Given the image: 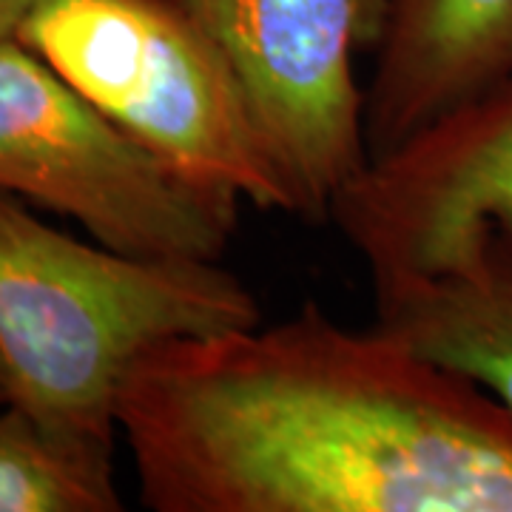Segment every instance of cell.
<instances>
[{
	"label": "cell",
	"instance_id": "3",
	"mask_svg": "<svg viewBox=\"0 0 512 512\" xmlns=\"http://www.w3.org/2000/svg\"><path fill=\"white\" fill-rule=\"evenodd\" d=\"M18 40L160 160L296 214L228 60L180 0H40Z\"/></svg>",
	"mask_w": 512,
	"mask_h": 512
},
{
	"label": "cell",
	"instance_id": "8",
	"mask_svg": "<svg viewBox=\"0 0 512 512\" xmlns=\"http://www.w3.org/2000/svg\"><path fill=\"white\" fill-rule=\"evenodd\" d=\"M376 328L512 410V231L481 225L407 271L373 274Z\"/></svg>",
	"mask_w": 512,
	"mask_h": 512
},
{
	"label": "cell",
	"instance_id": "4",
	"mask_svg": "<svg viewBox=\"0 0 512 512\" xmlns=\"http://www.w3.org/2000/svg\"><path fill=\"white\" fill-rule=\"evenodd\" d=\"M0 191L114 251L208 262L228 251L242 202L160 160L18 37L0 40Z\"/></svg>",
	"mask_w": 512,
	"mask_h": 512
},
{
	"label": "cell",
	"instance_id": "7",
	"mask_svg": "<svg viewBox=\"0 0 512 512\" xmlns=\"http://www.w3.org/2000/svg\"><path fill=\"white\" fill-rule=\"evenodd\" d=\"M365 86L370 160L512 77V0H382Z\"/></svg>",
	"mask_w": 512,
	"mask_h": 512
},
{
	"label": "cell",
	"instance_id": "11",
	"mask_svg": "<svg viewBox=\"0 0 512 512\" xmlns=\"http://www.w3.org/2000/svg\"><path fill=\"white\" fill-rule=\"evenodd\" d=\"M9 402V393H6V382H3V370H0V404Z\"/></svg>",
	"mask_w": 512,
	"mask_h": 512
},
{
	"label": "cell",
	"instance_id": "6",
	"mask_svg": "<svg viewBox=\"0 0 512 512\" xmlns=\"http://www.w3.org/2000/svg\"><path fill=\"white\" fill-rule=\"evenodd\" d=\"M330 220L370 276L416 268L481 225L512 231V77L370 160Z\"/></svg>",
	"mask_w": 512,
	"mask_h": 512
},
{
	"label": "cell",
	"instance_id": "1",
	"mask_svg": "<svg viewBox=\"0 0 512 512\" xmlns=\"http://www.w3.org/2000/svg\"><path fill=\"white\" fill-rule=\"evenodd\" d=\"M117 430L154 512H512V410L305 302L128 370Z\"/></svg>",
	"mask_w": 512,
	"mask_h": 512
},
{
	"label": "cell",
	"instance_id": "2",
	"mask_svg": "<svg viewBox=\"0 0 512 512\" xmlns=\"http://www.w3.org/2000/svg\"><path fill=\"white\" fill-rule=\"evenodd\" d=\"M256 325V293L220 262L89 245L0 191V370L57 436L114 450L120 387L148 350Z\"/></svg>",
	"mask_w": 512,
	"mask_h": 512
},
{
	"label": "cell",
	"instance_id": "5",
	"mask_svg": "<svg viewBox=\"0 0 512 512\" xmlns=\"http://www.w3.org/2000/svg\"><path fill=\"white\" fill-rule=\"evenodd\" d=\"M217 43L291 188L296 214L330 220L370 163L356 57L382 35V0H180Z\"/></svg>",
	"mask_w": 512,
	"mask_h": 512
},
{
	"label": "cell",
	"instance_id": "9",
	"mask_svg": "<svg viewBox=\"0 0 512 512\" xmlns=\"http://www.w3.org/2000/svg\"><path fill=\"white\" fill-rule=\"evenodd\" d=\"M111 456L0 404V512H120Z\"/></svg>",
	"mask_w": 512,
	"mask_h": 512
},
{
	"label": "cell",
	"instance_id": "10",
	"mask_svg": "<svg viewBox=\"0 0 512 512\" xmlns=\"http://www.w3.org/2000/svg\"><path fill=\"white\" fill-rule=\"evenodd\" d=\"M40 0H0V40L18 37V29Z\"/></svg>",
	"mask_w": 512,
	"mask_h": 512
}]
</instances>
